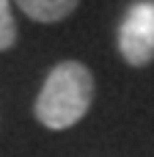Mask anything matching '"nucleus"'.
I'll return each mask as SVG.
<instances>
[{
	"label": "nucleus",
	"instance_id": "nucleus-1",
	"mask_svg": "<svg viewBox=\"0 0 154 157\" xmlns=\"http://www.w3.org/2000/svg\"><path fill=\"white\" fill-rule=\"evenodd\" d=\"M94 102V75L80 61H63L58 63L39 97H36V119L47 130H69L74 127Z\"/></svg>",
	"mask_w": 154,
	"mask_h": 157
},
{
	"label": "nucleus",
	"instance_id": "nucleus-3",
	"mask_svg": "<svg viewBox=\"0 0 154 157\" xmlns=\"http://www.w3.org/2000/svg\"><path fill=\"white\" fill-rule=\"evenodd\" d=\"M14 3L36 22H61L77 8L80 0H14Z\"/></svg>",
	"mask_w": 154,
	"mask_h": 157
},
{
	"label": "nucleus",
	"instance_id": "nucleus-2",
	"mask_svg": "<svg viewBox=\"0 0 154 157\" xmlns=\"http://www.w3.org/2000/svg\"><path fill=\"white\" fill-rule=\"evenodd\" d=\"M118 52L130 66H146L154 61V3H132L118 25Z\"/></svg>",
	"mask_w": 154,
	"mask_h": 157
},
{
	"label": "nucleus",
	"instance_id": "nucleus-4",
	"mask_svg": "<svg viewBox=\"0 0 154 157\" xmlns=\"http://www.w3.org/2000/svg\"><path fill=\"white\" fill-rule=\"evenodd\" d=\"M14 41H17V22L11 14V3L0 0V52L8 50Z\"/></svg>",
	"mask_w": 154,
	"mask_h": 157
}]
</instances>
